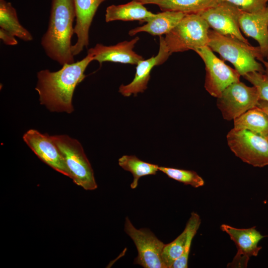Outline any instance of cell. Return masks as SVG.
<instances>
[{"label":"cell","mask_w":268,"mask_h":268,"mask_svg":"<svg viewBox=\"0 0 268 268\" xmlns=\"http://www.w3.org/2000/svg\"><path fill=\"white\" fill-rule=\"evenodd\" d=\"M159 171L162 172L172 179L194 188L202 187L204 184L203 179L196 172L193 170L159 166Z\"/></svg>","instance_id":"25"},{"label":"cell","mask_w":268,"mask_h":268,"mask_svg":"<svg viewBox=\"0 0 268 268\" xmlns=\"http://www.w3.org/2000/svg\"><path fill=\"white\" fill-rule=\"evenodd\" d=\"M241 11L231 3L221 1L199 14L215 31L250 44L240 31L239 20Z\"/></svg>","instance_id":"10"},{"label":"cell","mask_w":268,"mask_h":268,"mask_svg":"<svg viewBox=\"0 0 268 268\" xmlns=\"http://www.w3.org/2000/svg\"><path fill=\"white\" fill-rule=\"evenodd\" d=\"M227 1L236 6L243 11L255 12L267 6L268 0H217V2Z\"/></svg>","instance_id":"27"},{"label":"cell","mask_w":268,"mask_h":268,"mask_svg":"<svg viewBox=\"0 0 268 268\" xmlns=\"http://www.w3.org/2000/svg\"><path fill=\"white\" fill-rule=\"evenodd\" d=\"M260 100L257 88L239 81L227 86L217 98V106L224 119L234 120L257 106Z\"/></svg>","instance_id":"8"},{"label":"cell","mask_w":268,"mask_h":268,"mask_svg":"<svg viewBox=\"0 0 268 268\" xmlns=\"http://www.w3.org/2000/svg\"><path fill=\"white\" fill-rule=\"evenodd\" d=\"M170 55L164 37L160 36L159 49L157 55L148 59L139 61L136 64L134 78L128 84L121 85L119 92L125 97H129L132 95H136L138 93L143 92L147 89L152 69L155 66L164 63Z\"/></svg>","instance_id":"13"},{"label":"cell","mask_w":268,"mask_h":268,"mask_svg":"<svg viewBox=\"0 0 268 268\" xmlns=\"http://www.w3.org/2000/svg\"><path fill=\"white\" fill-rule=\"evenodd\" d=\"M119 166L126 171L130 172L133 176L131 188L135 189L140 178L145 176L155 175L159 171L157 165L141 160L135 155H123L118 160Z\"/></svg>","instance_id":"22"},{"label":"cell","mask_w":268,"mask_h":268,"mask_svg":"<svg viewBox=\"0 0 268 268\" xmlns=\"http://www.w3.org/2000/svg\"><path fill=\"white\" fill-rule=\"evenodd\" d=\"M75 17L73 0H52L48 27L41 44L47 56L61 66L75 62L71 39Z\"/></svg>","instance_id":"2"},{"label":"cell","mask_w":268,"mask_h":268,"mask_svg":"<svg viewBox=\"0 0 268 268\" xmlns=\"http://www.w3.org/2000/svg\"><path fill=\"white\" fill-rule=\"evenodd\" d=\"M234 120V129L247 130L268 140V115L256 106Z\"/></svg>","instance_id":"19"},{"label":"cell","mask_w":268,"mask_h":268,"mask_svg":"<svg viewBox=\"0 0 268 268\" xmlns=\"http://www.w3.org/2000/svg\"><path fill=\"white\" fill-rule=\"evenodd\" d=\"M0 39L6 45L14 46L18 44L14 36L2 28L0 29Z\"/></svg>","instance_id":"28"},{"label":"cell","mask_w":268,"mask_h":268,"mask_svg":"<svg viewBox=\"0 0 268 268\" xmlns=\"http://www.w3.org/2000/svg\"><path fill=\"white\" fill-rule=\"evenodd\" d=\"M186 14L174 11H163L145 19L144 25L130 30L129 35L134 36L145 32L153 36H161L168 33Z\"/></svg>","instance_id":"17"},{"label":"cell","mask_w":268,"mask_h":268,"mask_svg":"<svg viewBox=\"0 0 268 268\" xmlns=\"http://www.w3.org/2000/svg\"><path fill=\"white\" fill-rule=\"evenodd\" d=\"M209 26L199 13L186 14L164 38L170 54L207 46Z\"/></svg>","instance_id":"4"},{"label":"cell","mask_w":268,"mask_h":268,"mask_svg":"<svg viewBox=\"0 0 268 268\" xmlns=\"http://www.w3.org/2000/svg\"><path fill=\"white\" fill-rule=\"evenodd\" d=\"M193 51L204 63V87L211 96L217 98L227 86L240 81L239 73L217 58L208 46L196 48Z\"/></svg>","instance_id":"7"},{"label":"cell","mask_w":268,"mask_h":268,"mask_svg":"<svg viewBox=\"0 0 268 268\" xmlns=\"http://www.w3.org/2000/svg\"><path fill=\"white\" fill-rule=\"evenodd\" d=\"M23 139L43 162L57 172L70 177L65 160L51 135L30 129L23 134Z\"/></svg>","instance_id":"12"},{"label":"cell","mask_w":268,"mask_h":268,"mask_svg":"<svg viewBox=\"0 0 268 268\" xmlns=\"http://www.w3.org/2000/svg\"><path fill=\"white\" fill-rule=\"evenodd\" d=\"M139 40L138 37H135L130 41H124L112 46L97 44L94 47L89 49L87 53L91 54L93 61H97L100 65L106 62L136 65L143 60L141 56L133 50Z\"/></svg>","instance_id":"15"},{"label":"cell","mask_w":268,"mask_h":268,"mask_svg":"<svg viewBox=\"0 0 268 268\" xmlns=\"http://www.w3.org/2000/svg\"><path fill=\"white\" fill-rule=\"evenodd\" d=\"M143 4L157 5L163 11L199 13L215 5L217 0H136Z\"/></svg>","instance_id":"20"},{"label":"cell","mask_w":268,"mask_h":268,"mask_svg":"<svg viewBox=\"0 0 268 268\" xmlns=\"http://www.w3.org/2000/svg\"><path fill=\"white\" fill-rule=\"evenodd\" d=\"M93 61L92 55L87 53L82 60L65 64L58 71L52 72L47 69L39 71L35 89L40 104L51 112L72 113L74 90L86 77L84 71Z\"/></svg>","instance_id":"1"},{"label":"cell","mask_w":268,"mask_h":268,"mask_svg":"<svg viewBox=\"0 0 268 268\" xmlns=\"http://www.w3.org/2000/svg\"><path fill=\"white\" fill-rule=\"evenodd\" d=\"M239 23L245 35L258 42L263 57L266 58L268 54V5L255 12L242 10Z\"/></svg>","instance_id":"16"},{"label":"cell","mask_w":268,"mask_h":268,"mask_svg":"<svg viewBox=\"0 0 268 268\" xmlns=\"http://www.w3.org/2000/svg\"><path fill=\"white\" fill-rule=\"evenodd\" d=\"M186 238L185 229L175 240L165 244L161 258L165 268H172L174 262L182 255Z\"/></svg>","instance_id":"24"},{"label":"cell","mask_w":268,"mask_h":268,"mask_svg":"<svg viewBox=\"0 0 268 268\" xmlns=\"http://www.w3.org/2000/svg\"><path fill=\"white\" fill-rule=\"evenodd\" d=\"M221 230L227 233L235 244L237 251L227 268H247L249 261L252 256H258L262 249L258 245L259 242L266 235H263L255 226L249 228H237L227 224L220 226Z\"/></svg>","instance_id":"11"},{"label":"cell","mask_w":268,"mask_h":268,"mask_svg":"<svg viewBox=\"0 0 268 268\" xmlns=\"http://www.w3.org/2000/svg\"><path fill=\"white\" fill-rule=\"evenodd\" d=\"M125 231L134 243L137 256L134 264L144 268H165L161 253L165 244L158 239L148 229H136L127 217Z\"/></svg>","instance_id":"9"},{"label":"cell","mask_w":268,"mask_h":268,"mask_svg":"<svg viewBox=\"0 0 268 268\" xmlns=\"http://www.w3.org/2000/svg\"><path fill=\"white\" fill-rule=\"evenodd\" d=\"M0 27L24 41H31L33 39L30 32L20 23L11 3L5 0H0Z\"/></svg>","instance_id":"21"},{"label":"cell","mask_w":268,"mask_h":268,"mask_svg":"<svg viewBox=\"0 0 268 268\" xmlns=\"http://www.w3.org/2000/svg\"><path fill=\"white\" fill-rule=\"evenodd\" d=\"M201 223V219L199 215L195 212H192L185 228L186 232V238L183 253L174 262L172 268H187L188 267V259L191 244Z\"/></svg>","instance_id":"23"},{"label":"cell","mask_w":268,"mask_h":268,"mask_svg":"<svg viewBox=\"0 0 268 268\" xmlns=\"http://www.w3.org/2000/svg\"><path fill=\"white\" fill-rule=\"evenodd\" d=\"M259 61L263 63L266 67L265 73L268 76V62L265 61L264 58L261 59Z\"/></svg>","instance_id":"30"},{"label":"cell","mask_w":268,"mask_h":268,"mask_svg":"<svg viewBox=\"0 0 268 268\" xmlns=\"http://www.w3.org/2000/svg\"><path fill=\"white\" fill-rule=\"evenodd\" d=\"M257 106L260 108L268 115V102L260 100L257 104Z\"/></svg>","instance_id":"29"},{"label":"cell","mask_w":268,"mask_h":268,"mask_svg":"<svg viewBox=\"0 0 268 268\" xmlns=\"http://www.w3.org/2000/svg\"><path fill=\"white\" fill-rule=\"evenodd\" d=\"M51 137L62 154L73 182L85 190L97 189L93 169L81 143L66 134Z\"/></svg>","instance_id":"5"},{"label":"cell","mask_w":268,"mask_h":268,"mask_svg":"<svg viewBox=\"0 0 268 268\" xmlns=\"http://www.w3.org/2000/svg\"><path fill=\"white\" fill-rule=\"evenodd\" d=\"M266 58H267V60H268V55L267 56Z\"/></svg>","instance_id":"31"},{"label":"cell","mask_w":268,"mask_h":268,"mask_svg":"<svg viewBox=\"0 0 268 268\" xmlns=\"http://www.w3.org/2000/svg\"><path fill=\"white\" fill-rule=\"evenodd\" d=\"M207 46L231 63L241 75L253 71L265 72L262 64L256 60L264 58L259 46L254 47L213 29L209 30Z\"/></svg>","instance_id":"3"},{"label":"cell","mask_w":268,"mask_h":268,"mask_svg":"<svg viewBox=\"0 0 268 268\" xmlns=\"http://www.w3.org/2000/svg\"><path fill=\"white\" fill-rule=\"evenodd\" d=\"M106 0H73L76 23L74 34L77 40L71 46L74 56L80 54L89 45V32L93 19L100 5Z\"/></svg>","instance_id":"14"},{"label":"cell","mask_w":268,"mask_h":268,"mask_svg":"<svg viewBox=\"0 0 268 268\" xmlns=\"http://www.w3.org/2000/svg\"><path fill=\"white\" fill-rule=\"evenodd\" d=\"M230 150L254 167L268 165V140L247 130L231 129L226 135Z\"/></svg>","instance_id":"6"},{"label":"cell","mask_w":268,"mask_h":268,"mask_svg":"<svg viewBox=\"0 0 268 268\" xmlns=\"http://www.w3.org/2000/svg\"><path fill=\"white\" fill-rule=\"evenodd\" d=\"M243 76L257 88L260 100L268 102V76L264 73L253 71Z\"/></svg>","instance_id":"26"},{"label":"cell","mask_w":268,"mask_h":268,"mask_svg":"<svg viewBox=\"0 0 268 268\" xmlns=\"http://www.w3.org/2000/svg\"><path fill=\"white\" fill-rule=\"evenodd\" d=\"M155 15V13L147 10L144 6L136 0H133L126 4L111 5L106 9L105 19L106 22L116 20L134 21L138 20L140 22Z\"/></svg>","instance_id":"18"}]
</instances>
